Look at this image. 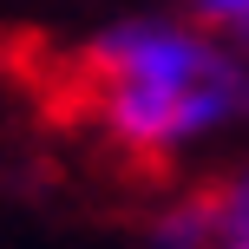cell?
Here are the masks:
<instances>
[{
    "instance_id": "obj_1",
    "label": "cell",
    "mask_w": 249,
    "mask_h": 249,
    "mask_svg": "<svg viewBox=\"0 0 249 249\" xmlns=\"http://www.w3.org/2000/svg\"><path fill=\"white\" fill-rule=\"evenodd\" d=\"M86 79L99 131L138 164H184L223 138H249V53L190 13H131L99 26Z\"/></svg>"
},
{
    "instance_id": "obj_3",
    "label": "cell",
    "mask_w": 249,
    "mask_h": 249,
    "mask_svg": "<svg viewBox=\"0 0 249 249\" xmlns=\"http://www.w3.org/2000/svg\"><path fill=\"white\" fill-rule=\"evenodd\" d=\"M216 197V223H223V249H249V151L210 184Z\"/></svg>"
},
{
    "instance_id": "obj_2",
    "label": "cell",
    "mask_w": 249,
    "mask_h": 249,
    "mask_svg": "<svg viewBox=\"0 0 249 249\" xmlns=\"http://www.w3.org/2000/svg\"><path fill=\"white\" fill-rule=\"evenodd\" d=\"M144 249H223L216 197L210 190H171L144 216Z\"/></svg>"
},
{
    "instance_id": "obj_4",
    "label": "cell",
    "mask_w": 249,
    "mask_h": 249,
    "mask_svg": "<svg viewBox=\"0 0 249 249\" xmlns=\"http://www.w3.org/2000/svg\"><path fill=\"white\" fill-rule=\"evenodd\" d=\"M184 13L197 26H210L216 39H230V46L249 53V0H184Z\"/></svg>"
}]
</instances>
